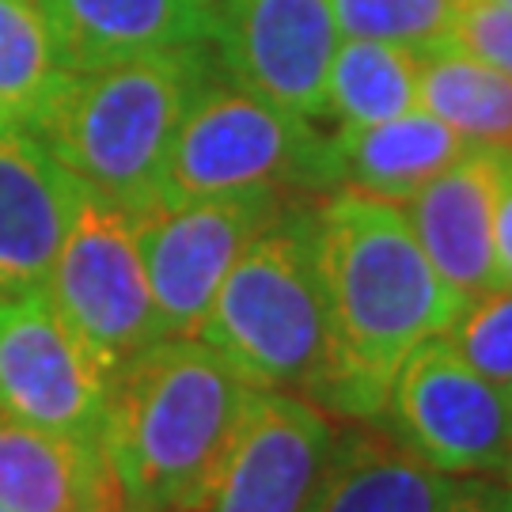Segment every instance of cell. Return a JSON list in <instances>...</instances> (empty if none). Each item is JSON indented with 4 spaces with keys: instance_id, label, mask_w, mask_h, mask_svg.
<instances>
[{
    "instance_id": "cell-16",
    "label": "cell",
    "mask_w": 512,
    "mask_h": 512,
    "mask_svg": "<svg viewBox=\"0 0 512 512\" xmlns=\"http://www.w3.org/2000/svg\"><path fill=\"white\" fill-rule=\"evenodd\" d=\"M471 141L429 110H410L380 126H342L334 137L342 186L384 202H410L425 183L467 156Z\"/></svg>"
},
{
    "instance_id": "cell-15",
    "label": "cell",
    "mask_w": 512,
    "mask_h": 512,
    "mask_svg": "<svg viewBox=\"0 0 512 512\" xmlns=\"http://www.w3.org/2000/svg\"><path fill=\"white\" fill-rule=\"evenodd\" d=\"M456 486L384 425L353 421L334 437L308 512H448Z\"/></svg>"
},
{
    "instance_id": "cell-5",
    "label": "cell",
    "mask_w": 512,
    "mask_h": 512,
    "mask_svg": "<svg viewBox=\"0 0 512 512\" xmlns=\"http://www.w3.org/2000/svg\"><path fill=\"white\" fill-rule=\"evenodd\" d=\"M342 186L334 137L239 84L205 80L190 99L160 171L156 202H205L247 190L330 194Z\"/></svg>"
},
{
    "instance_id": "cell-12",
    "label": "cell",
    "mask_w": 512,
    "mask_h": 512,
    "mask_svg": "<svg viewBox=\"0 0 512 512\" xmlns=\"http://www.w3.org/2000/svg\"><path fill=\"white\" fill-rule=\"evenodd\" d=\"M509 148L471 145L448 171L406 202V220L437 274L467 304L501 289L494 255L497 198L505 183Z\"/></svg>"
},
{
    "instance_id": "cell-26",
    "label": "cell",
    "mask_w": 512,
    "mask_h": 512,
    "mask_svg": "<svg viewBox=\"0 0 512 512\" xmlns=\"http://www.w3.org/2000/svg\"><path fill=\"white\" fill-rule=\"evenodd\" d=\"M88 512H126V501H122V490H118L114 475H107V482L99 486V494H95Z\"/></svg>"
},
{
    "instance_id": "cell-6",
    "label": "cell",
    "mask_w": 512,
    "mask_h": 512,
    "mask_svg": "<svg viewBox=\"0 0 512 512\" xmlns=\"http://www.w3.org/2000/svg\"><path fill=\"white\" fill-rule=\"evenodd\" d=\"M46 293L110 376L164 338L133 213L88 183L76 190L73 220Z\"/></svg>"
},
{
    "instance_id": "cell-18",
    "label": "cell",
    "mask_w": 512,
    "mask_h": 512,
    "mask_svg": "<svg viewBox=\"0 0 512 512\" xmlns=\"http://www.w3.org/2000/svg\"><path fill=\"white\" fill-rule=\"evenodd\" d=\"M418 57L421 110L452 126L471 145L512 148V76L478 61L452 38L425 46Z\"/></svg>"
},
{
    "instance_id": "cell-1",
    "label": "cell",
    "mask_w": 512,
    "mask_h": 512,
    "mask_svg": "<svg viewBox=\"0 0 512 512\" xmlns=\"http://www.w3.org/2000/svg\"><path fill=\"white\" fill-rule=\"evenodd\" d=\"M330 368L311 403L346 421L384 414L395 372L425 338L456 327L467 300L437 274L406 213L361 190L319 205Z\"/></svg>"
},
{
    "instance_id": "cell-19",
    "label": "cell",
    "mask_w": 512,
    "mask_h": 512,
    "mask_svg": "<svg viewBox=\"0 0 512 512\" xmlns=\"http://www.w3.org/2000/svg\"><path fill=\"white\" fill-rule=\"evenodd\" d=\"M421 57L410 46L346 38L327 80V110L342 126H380L421 110Z\"/></svg>"
},
{
    "instance_id": "cell-13",
    "label": "cell",
    "mask_w": 512,
    "mask_h": 512,
    "mask_svg": "<svg viewBox=\"0 0 512 512\" xmlns=\"http://www.w3.org/2000/svg\"><path fill=\"white\" fill-rule=\"evenodd\" d=\"M76 190L80 179L31 129L0 126V293L46 289Z\"/></svg>"
},
{
    "instance_id": "cell-24",
    "label": "cell",
    "mask_w": 512,
    "mask_h": 512,
    "mask_svg": "<svg viewBox=\"0 0 512 512\" xmlns=\"http://www.w3.org/2000/svg\"><path fill=\"white\" fill-rule=\"evenodd\" d=\"M448 512H512V482L486 475H467L456 486Z\"/></svg>"
},
{
    "instance_id": "cell-20",
    "label": "cell",
    "mask_w": 512,
    "mask_h": 512,
    "mask_svg": "<svg viewBox=\"0 0 512 512\" xmlns=\"http://www.w3.org/2000/svg\"><path fill=\"white\" fill-rule=\"evenodd\" d=\"M65 76L42 0H0V126H35Z\"/></svg>"
},
{
    "instance_id": "cell-11",
    "label": "cell",
    "mask_w": 512,
    "mask_h": 512,
    "mask_svg": "<svg viewBox=\"0 0 512 512\" xmlns=\"http://www.w3.org/2000/svg\"><path fill=\"white\" fill-rule=\"evenodd\" d=\"M334 437L304 395L258 391L198 512H308Z\"/></svg>"
},
{
    "instance_id": "cell-25",
    "label": "cell",
    "mask_w": 512,
    "mask_h": 512,
    "mask_svg": "<svg viewBox=\"0 0 512 512\" xmlns=\"http://www.w3.org/2000/svg\"><path fill=\"white\" fill-rule=\"evenodd\" d=\"M494 255H497V277H501V289H512V148H509V164H505L501 198H497Z\"/></svg>"
},
{
    "instance_id": "cell-9",
    "label": "cell",
    "mask_w": 512,
    "mask_h": 512,
    "mask_svg": "<svg viewBox=\"0 0 512 512\" xmlns=\"http://www.w3.org/2000/svg\"><path fill=\"white\" fill-rule=\"evenodd\" d=\"M110 372L46 289L0 293V414L99 440Z\"/></svg>"
},
{
    "instance_id": "cell-22",
    "label": "cell",
    "mask_w": 512,
    "mask_h": 512,
    "mask_svg": "<svg viewBox=\"0 0 512 512\" xmlns=\"http://www.w3.org/2000/svg\"><path fill=\"white\" fill-rule=\"evenodd\" d=\"M444 338L475 372L512 391V289L478 296Z\"/></svg>"
},
{
    "instance_id": "cell-3",
    "label": "cell",
    "mask_w": 512,
    "mask_h": 512,
    "mask_svg": "<svg viewBox=\"0 0 512 512\" xmlns=\"http://www.w3.org/2000/svg\"><path fill=\"white\" fill-rule=\"evenodd\" d=\"M205 80V46L69 73L31 133L80 183L141 213L156 202L175 129Z\"/></svg>"
},
{
    "instance_id": "cell-10",
    "label": "cell",
    "mask_w": 512,
    "mask_h": 512,
    "mask_svg": "<svg viewBox=\"0 0 512 512\" xmlns=\"http://www.w3.org/2000/svg\"><path fill=\"white\" fill-rule=\"evenodd\" d=\"M209 46L232 84L274 107L323 118L342 31L330 0H217Z\"/></svg>"
},
{
    "instance_id": "cell-21",
    "label": "cell",
    "mask_w": 512,
    "mask_h": 512,
    "mask_svg": "<svg viewBox=\"0 0 512 512\" xmlns=\"http://www.w3.org/2000/svg\"><path fill=\"white\" fill-rule=\"evenodd\" d=\"M463 0H330L342 38L395 42L425 50L452 35Z\"/></svg>"
},
{
    "instance_id": "cell-7",
    "label": "cell",
    "mask_w": 512,
    "mask_h": 512,
    "mask_svg": "<svg viewBox=\"0 0 512 512\" xmlns=\"http://www.w3.org/2000/svg\"><path fill=\"white\" fill-rule=\"evenodd\" d=\"M380 418L444 475H494L512 456V391L475 372L444 334L406 357Z\"/></svg>"
},
{
    "instance_id": "cell-8",
    "label": "cell",
    "mask_w": 512,
    "mask_h": 512,
    "mask_svg": "<svg viewBox=\"0 0 512 512\" xmlns=\"http://www.w3.org/2000/svg\"><path fill=\"white\" fill-rule=\"evenodd\" d=\"M285 205L289 194L247 190L205 202H152L133 213L164 338H198L228 270Z\"/></svg>"
},
{
    "instance_id": "cell-14",
    "label": "cell",
    "mask_w": 512,
    "mask_h": 512,
    "mask_svg": "<svg viewBox=\"0 0 512 512\" xmlns=\"http://www.w3.org/2000/svg\"><path fill=\"white\" fill-rule=\"evenodd\" d=\"M69 73L129 57L209 46L213 4L205 0H42Z\"/></svg>"
},
{
    "instance_id": "cell-2",
    "label": "cell",
    "mask_w": 512,
    "mask_h": 512,
    "mask_svg": "<svg viewBox=\"0 0 512 512\" xmlns=\"http://www.w3.org/2000/svg\"><path fill=\"white\" fill-rule=\"evenodd\" d=\"M255 395L202 338H160L129 357L99 429L126 512H198Z\"/></svg>"
},
{
    "instance_id": "cell-23",
    "label": "cell",
    "mask_w": 512,
    "mask_h": 512,
    "mask_svg": "<svg viewBox=\"0 0 512 512\" xmlns=\"http://www.w3.org/2000/svg\"><path fill=\"white\" fill-rule=\"evenodd\" d=\"M448 38L478 61L512 76V8L494 0H463Z\"/></svg>"
},
{
    "instance_id": "cell-17",
    "label": "cell",
    "mask_w": 512,
    "mask_h": 512,
    "mask_svg": "<svg viewBox=\"0 0 512 512\" xmlns=\"http://www.w3.org/2000/svg\"><path fill=\"white\" fill-rule=\"evenodd\" d=\"M107 475L99 440L0 414V509L88 512Z\"/></svg>"
},
{
    "instance_id": "cell-27",
    "label": "cell",
    "mask_w": 512,
    "mask_h": 512,
    "mask_svg": "<svg viewBox=\"0 0 512 512\" xmlns=\"http://www.w3.org/2000/svg\"><path fill=\"white\" fill-rule=\"evenodd\" d=\"M501 475H505V482H512V456H509V463H505V471H501Z\"/></svg>"
},
{
    "instance_id": "cell-28",
    "label": "cell",
    "mask_w": 512,
    "mask_h": 512,
    "mask_svg": "<svg viewBox=\"0 0 512 512\" xmlns=\"http://www.w3.org/2000/svg\"><path fill=\"white\" fill-rule=\"evenodd\" d=\"M494 4H505V8H512V0H494Z\"/></svg>"
},
{
    "instance_id": "cell-29",
    "label": "cell",
    "mask_w": 512,
    "mask_h": 512,
    "mask_svg": "<svg viewBox=\"0 0 512 512\" xmlns=\"http://www.w3.org/2000/svg\"><path fill=\"white\" fill-rule=\"evenodd\" d=\"M205 4H217V0H205Z\"/></svg>"
},
{
    "instance_id": "cell-30",
    "label": "cell",
    "mask_w": 512,
    "mask_h": 512,
    "mask_svg": "<svg viewBox=\"0 0 512 512\" xmlns=\"http://www.w3.org/2000/svg\"><path fill=\"white\" fill-rule=\"evenodd\" d=\"M0 512H8V509H0Z\"/></svg>"
},
{
    "instance_id": "cell-4",
    "label": "cell",
    "mask_w": 512,
    "mask_h": 512,
    "mask_svg": "<svg viewBox=\"0 0 512 512\" xmlns=\"http://www.w3.org/2000/svg\"><path fill=\"white\" fill-rule=\"evenodd\" d=\"M258 391L315 399L330 368L319 209L289 202L236 258L198 330Z\"/></svg>"
}]
</instances>
